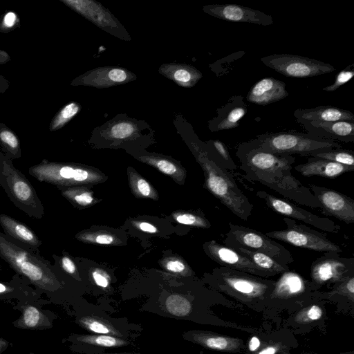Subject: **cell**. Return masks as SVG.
Wrapping results in <instances>:
<instances>
[{
    "instance_id": "obj_1",
    "label": "cell",
    "mask_w": 354,
    "mask_h": 354,
    "mask_svg": "<svg viewBox=\"0 0 354 354\" xmlns=\"http://www.w3.org/2000/svg\"><path fill=\"white\" fill-rule=\"evenodd\" d=\"M236 156L245 178L274 190L298 204L320 208V204L310 189L292 173L295 158L291 155L275 154L262 150L257 138L239 145Z\"/></svg>"
},
{
    "instance_id": "obj_2",
    "label": "cell",
    "mask_w": 354,
    "mask_h": 354,
    "mask_svg": "<svg viewBox=\"0 0 354 354\" xmlns=\"http://www.w3.org/2000/svg\"><path fill=\"white\" fill-rule=\"evenodd\" d=\"M0 257L40 289L53 292L59 287L53 268L46 259L1 232Z\"/></svg>"
},
{
    "instance_id": "obj_3",
    "label": "cell",
    "mask_w": 354,
    "mask_h": 354,
    "mask_svg": "<svg viewBox=\"0 0 354 354\" xmlns=\"http://www.w3.org/2000/svg\"><path fill=\"white\" fill-rule=\"evenodd\" d=\"M208 281L216 290L245 303L269 299L275 281L226 267L217 268Z\"/></svg>"
},
{
    "instance_id": "obj_4",
    "label": "cell",
    "mask_w": 354,
    "mask_h": 354,
    "mask_svg": "<svg viewBox=\"0 0 354 354\" xmlns=\"http://www.w3.org/2000/svg\"><path fill=\"white\" fill-rule=\"evenodd\" d=\"M257 138L262 150L275 154H299L308 157L320 150L342 148L337 142L309 133L282 131L257 135Z\"/></svg>"
},
{
    "instance_id": "obj_5",
    "label": "cell",
    "mask_w": 354,
    "mask_h": 354,
    "mask_svg": "<svg viewBox=\"0 0 354 354\" xmlns=\"http://www.w3.org/2000/svg\"><path fill=\"white\" fill-rule=\"evenodd\" d=\"M0 185L15 205L31 218H41L44 207L26 176L0 153Z\"/></svg>"
},
{
    "instance_id": "obj_6",
    "label": "cell",
    "mask_w": 354,
    "mask_h": 354,
    "mask_svg": "<svg viewBox=\"0 0 354 354\" xmlns=\"http://www.w3.org/2000/svg\"><path fill=\"white\" fill-rule=\"evenodd\" d=\"M224 245L232 248H245L263 252L277 262L287 265L294 262L289 250L274 239L254 229L230 223Z\"/></svg>"
},
{
    "instance_id": "obj_7",
    "label": "cell",
    "mask_w": 354,
    "mask_h": 354,
    "mask_svg": "<svg viewBox=\"0 0 354 354\" xmlns=\"http://www.w3.org/2000/svg\"><path fill=\"white\" fill-rule=\"evenodd\" d=\"M75 322L85 330L93 333L136 340L140 336L141 325L126 318H114L98 307H86L77 316Z\"/></svg>"
},
{
    "instance_id": "obj_8",
    "label": "cell",
    "mask_w": 354,
    "mask_h": 354,
    "mask_svg": "<svg viewBox=\"0 0 354 354\" xmlns=\"http://www.w3.org/2000/svg\"><path fill=\"white\" fill-rule=\"evenodd\" d=\"M286 227L266 232L265 234L275 240L293 246L315 252H336L340 254L342 248L326 235L295 220L284 217Z\"/></svg>"
},
{
    "instance_id": "obj_9",
    "label": "cell",
    "mask_w": 354,
    "mask_h": 354,
    "mask_svg": "<svg viewBox=\"0 0 354 354\" xmlns=\"http://www.w3.org/2000/svg\"><path fill=\"white\" fill-rule=\"evenodd\" d=\"M268 67L288 77L307 78L335 71L330 64L291 54H272L261 58Z\"/></svg>"
},
{
    "instance_id": "obj_10",
    "label": "cell",
    "mask_w": 354,
    "mask_h": 354,
    "mask_svg": "<svg viewBox=\"0 0 354 354\" xmlns=\"http://www.w3.org/2000/svg\"><path fill=\"white\" fill-rule=\"evenodd\" d=\"M354 274V258L341 257L336 252H326L315 259L310 271L313 291L324 285L335 284Z\"/></svg>"
},
{
    "instance_id": "obj_11",
    "label": "cell",
    "mask_w": 354,
    "mask_h": 354,
    "mask_svg": "<svg viewBox=\"0 0 354 354\" xmlns=\"http://www.w3.org/2000/svg\"><path fill=\"white\" fill-rule=\"evenodd\" d=\"M256 196L263 200L270 209L286 218L299 220L327 232L337 233L341 229L339 225L330 218L320 217L288 200L274 196L266 191H258Z\"/></svg>"
},
{
    "instance_id": "obj_12",
    "label": "cell",
    "mask_w": 354,
    "mask_h": 354,
    "mask_svg": "<svg viewBox=\"0 0 354 354\" xmlns=\"http://www.w3.org/2000/svg\"><path fill=\"white\" fill-rule=\"evenodd\" d=\"M320 204L322 214L345 223H354V200L350 196L326 187L310 184L308 187Z\"/></svg>"
},
{
    "instance_id": "obj_13",
    "label": "cell",
    "mask_w": 354,
    "mask_h": 354,
    "mask_svg": "<svg viewBox=\"0 0 354 354\" xmlns=\"http://www.w3.org/2000/svg\"><path fill=\"white\" fill-rule=\"evenodd\" d=\"M67 340L74 351L81 354H105L106 350L135 345L136 340L100 334H73Z\"/></svg>"
},
{
    "instance_id": "obj_14",
    "label": "cell",
    "mask_w": 354,
    "mask_h": 354,
    "mask_svg": "<svg viewBox=\"0 0 354 354\" xmlns=\"http://www.w3.org/2000/svg\"><path fill=\"white\" fill-rule=\"evenodd\" d=\"M203 11L223 20L270 26L274 24L272 17L265 12L236 4H211L205 6Z\"/></svg>"
},
{
    "instance_id": "obj_15",
    "label": "cell",
    "mask_w": 354,
    "mask_h": 354,
    "mask_svg": "<svg viewBox=\"0 0 354 354\" xmlns=\"http://www.w3.org/2000/svg\"><path fill=\"white\" fill-rule=\"evenodd\" d=\"M206 250L209 257L223 267L263 278L272 277L270 273L259 268L247 257L225 245L212 241L207 244Z\"/></svg>"
},
{
    "instance_id": "obj_16",
    "label": "cell",
    "mask_w": 354,
    "mask_h": 354,
    "mask_svg": "<svg viewBox=\"0 0 354 354\" xmlns=\"http://www.w3.org/2000/svg\"><path fill=\"white\" fill-rule=\"evenodd\" d=\"M185 341L198 344L206 349L226 352L240 353L245 349L241 339L221 335L208 330H191L182 333Z\"/></svg>"
},
{
    "instance_id": "obj_17",
    "label": "cell",
    "mask_w": 354,
    "mask_h": 354,
    "mask_svg": "<svg viewBox=\"0 0 354 354\" xmlns=\"http://www.w3.org/2000/svg\"><path fill=\"white\" fill-rule=\"evenodd\" d=\"M313 288L310 281L300 274L290 270L281 274L269 299L273 300H292L310 295Z\"/></svg>"
},
{
    "instance_id": "obj_18",
    "label": "cell",
    "mask_w": 354,
    "mask_h": 354,
    "mask_svg": "<svg viewBox=\"0 0 354 354\" xmlns=\"http://www.w3.org/2000/svg\"><path fill=\"white\" fill-rule=\"evenodd\" d=\"M301 124L308 133L318 138L346 143L354 142V122L353 121L310 122H303Z\"/></svg>"
},
{
    "instance_id": "obj_19",
    "label": "cell",
    "mask_w": 354,
    "mask_h": 354,
    "mask_svg": "<svg viewBox=\"0 0 354 354\" xmlns=\"http://www.w3.org/2000/svg\"><path fill=\"white\" fill-rule=\"evenodd\" d=\"M288 95L285 82L273 77H264L251 87L246 100L257 105L266 106L280 101Z\"/></svg>"
},
{
    "instance_id": "obj_20",
    "label": "cell",
    "mask_w": 354,
    "mask_h": 354,
    "mask_svg": "<svg viewBox=\"0 0 354 354\" xmlns=\"http://www.w3.org/2000/svg\"><path fill=\"white\" fill-rule=\"evenodd\" d=\"M247 111L242 95L231 97L225 104L217 109V115L209 121V128L214 132L238 127L239 120Z\"/></svg>"
},
{
    "instance_id": "obj_21",
    "label": "cell",
    "mask_w": 354,
    "mask_h": 354,
    "mask_svg": "<svg viewBox=\"0 0 354 354\" xmlns=\"http://www.w3.org/2000/svg\"><path fill=\"white\" fill-rule=\"evenodd\" d=\"M294 169L306 177L320 176L333 179L345 173L353 171L354 167H349L328 160L308 157L307 162L295 166Z\"/></svg>"
},
{
    "instance_id": "obj_22",
    "label": "cell",
    "mask_w": 354,
    "mask_h": 354,
    "mask_svg": "<svg viewBox=\"0 0 354 354\" xmlns=\"http://www.w3.org/2000/svg\"><path fill=\"white\" fill-rule=\"evenodd\" d=\"M293 114L300 124L339 120L354 122V114L351 111L330 105H321L311 109H298Z\"/></svg>"
},
{
    "instance_id": "obj_23",
    "label": "cell",
    "mask_w": 354,
    "mask_h": 354,
    "mask_svg": "<svg viewBox=\"0 0 354 354\" xmlns=\"http://www.w3.org/2000/svg\"><path fill=\"white\" fill-rule=\"evenodd\" d=\"M0 225L8 236L23 243L29 249L37 250L41 245V240L30 227L12 217L0 214Z\"/></svg>"
},
{
    "instance_id": "obj_24",
    "label": "cell",
    "mask_w": 354,
    "mask_h": 354,
    "mask_svg": "<svg viewBox=\"0 0 354 354\" xmlns=\"http://www.w3.org/2000/svg\"><path fill=\"white\" fill-rule=\"evenodd\" d=\"M130 74L121 68H105L91 71L84 77L86 84L94 86H107L125 82L129 80Z\"/></svg>"
},
{
    "instance_id": "obj_25",
    "label": "cell",
    "mask_w": 354,
    "mask_h": 354,
    "mask_svg": "<svg viewBox=\"0 0 354 354\" xmlns=\"http://www.w3.org/2000/svg\"><path fill=\"white\" fill-rule=\"evenodd\" d=\"M234 250L247 257L259 268L270 273L272 276L281 274L290 270L288 266L277 262L263 252L241 248Z\"/></svg>"
},
{
    "instance_id": "obj_26",
    "label": "cell",
    "mask_w": 354,
    "mask_h": 354,
    "mask_svg": "<svg viewBox=\"0 0 354 354\" xmlns=\"http://www.w3.org/2000/svg\"><path fill=\"white\" fill-rule=\"evenodd\" d=\"M64 3L70 6L82 15L93 14L86 17L98 26L105 27L109 26V22H113L112 17L109 16L107 11H104L103 8L95 5V11L93 10L92 1H62Z\"/></svg>"
},
{
    "instance_id": "obj_27",
    "label": "cell",
    "mask_w": 354,
    "mask_h": 354,
    "mask_svg": "<svg viewBox=\"0 0 354 354\" xmlns=\"http://www.w3.org/2000/svg\"><path fill=\"white\" fill-rule=\"evenodd\" d=\"M14 325L15 327L25 329H37L51 326L45 315L31 305L24 306L21 317L15 321Z\"/></svg>"
},
{
    "instance_id": "obj_28",
    "label": "cell",
    "mask_w": 354,
    "mask_h": 354,
    "mask_svg": "<svg viewBox=\"0 0 354 354\" xmlns=\"http://www.w3.org/2000/svg\"><path fill=\"white\" fill-rule=\"evenodd\" d=\"M310 295L319 298H344L353 303L354 301V274L333 284L332 290L328 292H323L315 290Z\"/></svg>"
},
{
    "instance_id": "obj_29",
    "label": "cell",
    "mask_w": 354,
    "mask_h": 354,
    "mask_svg": "<svg viewBox=\"0 0 354 354\" xmlns=\"http://www.w3.org/2000/svg\"><path fill=\"white\" fill-rule=\"evenodd\" d=\"M169 77L183 86H193L201 78V73L193 66L180 65L170 67Z\"/></svg>"
},
{
    "instance_id": "obj_30",
    "label": "cell",
    "mask_w": 354,
    "mask_h": 354,
    "mask_svg": "<svg viewBox=\"0 0 354 354\" xmlns=\"http://www.w3.org/2000/svg\"><path fill=\"white\" fill-rule=\"evenodd\" d=\"M308 157L328 160L344 165L354 167V152L341 149H326L311 153Z\"/></svg>"
},
{
    "instance_id": "obj_31",
    "label": "cell",
    "mask_w": 354,
    "mask_h": 354,
    "mask_svg": "<svg viewBox=\"0 0 354 354\" xmlns=\"http://www.w3.org/2000/svg\"><path fill=\"white\" fill-rule=\"evenodd\" d=\"M211 154L226 169L235 171L237 165L231 157L226 145L219 140L209 141Z\"/></svg>"
},
{
    "instance_id": "obj_32",
    "label": "cell",
    "mask_w": 354,
    "mask_h": 354,
    "mask_svg": "<svg viewBox=\"0 0 354 354\" xmlns=\"http://www.w3.org/2000/svg\"><path fill=\"white\" fill-rule=\"evenodd\" d=\"M80 109V106L76 102L66 104L55 115L50 126V129L54 131L62 128L79 112Z\"/></svg>"
},
{
    "instance_id": "obj_33",
    "label": "cell",
    "mask_w": 354,
    "mask_h": 354,
    "mask_svg": "<svg viewBox=\"0 0 354 354\" xmlns=\"http://www.w3.org/2000/svg\"><path fill=\"white\" fill-rule=\"evenodd\" d=\"M323 315L322 309L318 305H311L301 310L295 317V321L306 324L319 319Z\"/></svg>"
},
{
    "instance_id": "obj_34",
    "label": "cell",
    "mask_w": 354,
    "mask_h": 354,
    "mask_svg": "<svg viewBox=\"0 0 354 354\" xmlns=\"http://www.w3.org/2000/svg\"><path fill=\"white\" fill-rule=\"evenodd\" d=\"M354 76V64L347 66L344 69L340 71L336 75L333 83L328 86L324 87L323 91L333 92L337 90L342 85L349 82Z\"/></svg>"
},
{
    "instance_id": "obj_35",
    "label": "cell",
    "mask_w": 354,
    "mask_h": 354,
    "mask_svg": "<svg viewBox=\"0 0 354 354\" xmlns=\"http://www.w3.org/2000/svg\"><path fill=\"white\" fill-rule=\"evenodd\" d=\"M0 140L14 157L20 156L19 140L12 131L7 129L1 130L0 131Z\"/></svg>"
},
{
    "instance_id": "obj_36",
    "label": "cell",
    "mask_w": 354,
    "mask_h": 354,
    "mask_svg": "<svg viewBox=\"0 0 354 354\" xmlns=\"http://www.w3.org/2000/svg\"><path fill=\"white\" fill-rule=\"evenodd\" d=\"M136 126L130 122L115 123L110 129L111 136L115 138H127L134 133Z\"/></svg>"
},
{
    "instance_id": "obj_37",
    "label": "cell",
    "mask_w": 354,
    "mask_h": 354,
    "mask_svg": "<svg viewBox=\"0 0 354 354\" xmlns=\"http://www.w3.org/2000/svg\"><path fill=\"white\" fill-rule=\"evenodd\" d=\"M287 349L281 342L272 341L264 345L261 344L259 348L252 354H280Z\"/></svg>"
},
{
    "instance_id": "obj_38",
    "label": "cell",
    "mask_w": 354,
    "mask_h": 354,
    "mask_svg": "<svg viewBox=\"0 0 354 354\" xmlns=\"http://www.w3.org/2000/svg\"><path fill=\"white\" fill-rule=\"evenodd\" d=\"M156 165L160 171L166 174L171 175L176 171L175 165L167 160H158L156 162Z\"/></svg>"
},
{
    "instance_id": "obj_39",
    "label": "cell",
    "mask_w": 354,
    "mask_h": 354,
    "mask_svg": "<svg viewBox=\"0 0 354 354\" xmlns=\"http://www.w3.org/2000/svg\"><path fill=\"white\" fill-rule=\"evenodd\" d=\"M62 269L70 274L75 272L76 268L73 261L68 257H63L61 259Z\"/></svg>"
},
{
    "instance_id": "obj_40",
    "label": "cell",
    "mask_w": 354,
    "mask_h": 354,
    "mask_svg": "<svg viewBox=\"0 0 354 354\" xmlns=\"http://www.w3.org/2000/svg\"><path fill=\"white\" fill-rule=\"evenodd\" d=\"M73 200L79 204L87 205L93 201V198L88 192L82 193L80 194L72 195Z\"/></svg>"
},
{
    "instance_id": "obj_41",
    "label": "cell",
    "mask_w": 354,
    "mask_h": 354,
    "mask_svg": "<svg viewBox=\"0 0 354 354\" xmlns=\"http://www.w3.org/2000/svg\"><path fill=\"white\" fill-rule=\"evenodd\" d=\"M17 19V15L15 12H8L3 17V24L6 28H12L16 24Z\"/></svg>"
},
{
    "instance_id": "obj_42",
    "label": "cell",
    "mask_w": 354,
    "mask_h": 354,
    "mask_svg": "<svg viewBox=\"0 0 354 354\" xmlns=\"http://www.w3.org/2000/svg\"><path fill=\"white\" fill-rule=\"evenodd\" d=\"M167 268L171 272H180L185 270V266L178 261H171L167 263Z\"/></svg>"
},
{
    "instance_id": "obj_43",
    "label": "cell",
    "mask_w": 354,
    "mask_h": 354,
    "mask_svg": "<svg viewBox=\"0 0 354 354\" xmlns=\"http://www.w3.org/2000/svg\"><path fill=\"white\" fill-rule=\"evenodd\" d=\"M138 189L143 196H147L150 194L151 188L148 183L144 179L138 181Z\"/></svg>"
},
{
    "instance_id": "obj_44",
    "label": "cell",
    "mask_w": 354,
    "mask_h": 354,
    "mask_svg": "<svg viewBox=\"0 0 354 354\" xmlns=\"http://www.w3.org/2000/svg\"><path fill=\"white\" fill-rule=\"evenodd\" d=\"M93 277L95 282V283L102 287V288H106L109 285L108 280L103 275L97 273V272H93Z\"/></svg>"
},
{
    "instance_id": "obj_45",
    "label": "cell",
    "mask_w": 354,
    "mask_h": 354,
    "mask_svg": "<svg viewBox=\"0 0 354 354\" xmlns=\"http://www.w3.org/2000/svg\"><path fill=\"white\" fill-rule=\"evenodd\" d=\"M88 177V172L82 169L75 168L74 180L81 182L85 180Z\"/></svg>"
},
{
    "instance_id": "obj_46",
    "label": "cell",
    "mask_w": 354,
    "mask_h": 354,
    "mask_svg": "<svg viewBox=\"0 0 354 354\" xmlns=\"http://www.w3.org/2000/svg\"><path fill=\"white\" fill-rule=\"evenodd\" d=\"M113 238L110 235H99L96 237L95 241L100 244H110L113 242Z\"/></svg>"
},
{
    "instance_id": "obj_47",
    "label": "cell",
    "mask_w": 354,
    "mask_h": 354,
    "mask_svg": "<svg viewBox=\"0 0 354 354\" xmlns=\"http://www.w3.org/2000/svg\"><path fill=\"white\" fill-rule=\"evenodd\" d=\"M140 228L145 232L154 233L157 231V229L152 225L148 223H142L140 224Z\"/></svg>"
},
{
    "instance_id": "obj_48",
    "label": "cell",
    "mask_w": 354,
    "mask_h": 354,
    "mask_svg": "<svg viewBox=\"0 0 354 354\" xmlns=\"http://www.w3.org/2000/svg\"><path fill=\"white\" fill-rule=\"evenodd\" d=\"M13 290V288L9 285L0 282V295L8 294Z\"/></svg>"
},
{
    "instance_id": "obj_49",
    "label": "cell",
    "mask_w": 354,
    "mask_h": 354,
    "mask_svg": "<svg viewBox=\"0 0 354 354\" xmlns=\"http://www.w3.org/2000/svg\"><path fill=\"white\" fill-rule=\"evenodd\" d=\"M8 344L6 339L0 338V354L7 348Z\"/></svg>"
},
{
    "instance_id": "obj_50",
    "label": "cell",
    "mask_w": 354,
    "mask_h": 354,
    "mask_svg": "<svg viewBox=\"0 0 354 354\" xmlns=\"http://www.w3.org/2000/svg\"><path fill=\"white\" fill-rule=\"evenodd\" d=\"M108 354H140V353H135V352H120V353H108Z\"/></svg>"
},
{
    "instance_id": "obj_51",
    "label": "cell",
    "mask_w": 354,
    "mask_h": 354,
    "mask_svg": "<svg viewBox=\"0 0 354 354\" xmlns=\"http://www.w3.org/2000/svg\"><path fill=\"white\" fill-rule=\"evenodd\" d=\"M29 354H33V353H29Z\"/></svg>"
}]
</instances>
